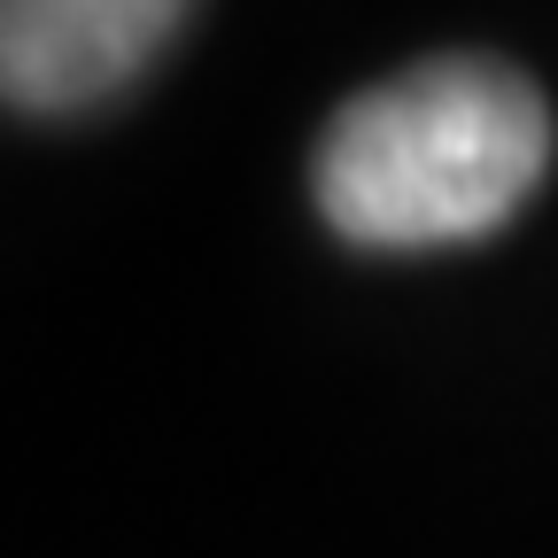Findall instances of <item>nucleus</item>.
<instances>
[{
    "label": "nucleus",
    "mask_w": 558,
    "mask_h": 558,
    "mask_svg": "<svg viewBox=\"0 0 558 558\" xmlns=\"http://www.w3.org/2000/svg\"><path fill=\"white\" fill-rule=\"evenodd\" d=\"M194 24L179 0H0V109L86 117L132 94Z\"/></svg>",
    "instance_id": "2"
},
{
    "label": "nucleus",
    "mask_w": 558,
    "mask_h": 558,
    "mask_svg": "<svg viewBox=\"0 0 558 558\" xmlns=\"http://www.w3.org/2000/svg\"><path fill=\"white\" fill-rule=\"evenodd\" d=\"M550 171V101L488 54L365 86L318 132L311 194L349 248H458L512 226Z\"/></svg>",
    "instance_id": "1"
}]
</instances>
